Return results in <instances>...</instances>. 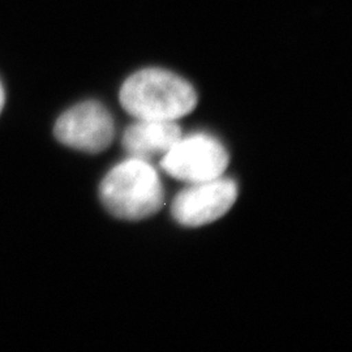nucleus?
I'll list each match as a JSON object with an SVG mask.
<instances>
[{"mask_svg":"<svg viewBox=\"0 0 352 352\" xmlns=\"http://www.w3.org/2000/svg\"><path fill=\"white\" fill-rule=\"evenodd\" d=\"M122 107L142 120H173L192 113L197 93L187 80L162 68L129 76L119 93Z\"/></svg>","mask_w":352,"mask_h":352,"instance_id":"f257e3e1","label":"nucleus"},{"mask_svg":"<svg viewBox=\"0 0 352 352\" xmlns=\"http://www.w3.org/2000/svg\"><path fill=\"white\" fill-rule=\"evenodd\" d=\"M100 196L109 213L128 221L158 213L164 202V187L157 171L146 161L132 157L107 173Z\"/></svg>","mask_w":352,"mask_h":352,"instance_id":"f03ea898","label":"nucleus"},{"mask_svg":"<svg viewBox=\"0 0 352 352\" xmlns=\"http://www.w3.org/2000/svg\"><path fill=\"white\" fill-rule=\"evenodd\" d=\"M230 157L226 148L212 136L193 135L182 139L162 157V168L182 182L197 183L222 176Z\"/></svg>","mask_w":352,"mask_h":352,"instance_id":"7ed1b4c3","label":"nucleus"},{"mask_svg":"<svg viewBox=\"0 0 352 352\" xmlns=\"http://www.w3.org/2000/svg\"><path fill=\"white\" fill-rule=\"evenodd\" d=\"M238 199V186L232 179L215 177L192 183L176 195L171 214L177 223L199 227L219 219Z\"/></svg>","mask_w":352,"mask_h":352,"instance_id":"20e7f679","label":"nucleus"},{"mask_svg":"<svg viewBox=\"0 0 352 352\" xmlns=\"http://www.w3.org/2000/svg\"><path fill=\"white\" fill-rule=\"evenodd\" d=\"M54 135L76 151L101 153L111 145L115 136L113 116L98 102H82L58 119Z\"/></svg>","mask_w":352,"mask_h":352,"instance_id":"39448f33","label":"nucleus"},{"mask_svg":"<svg viewBox=\"0 0 352 352\" xmlns=\"http://www.w3.org/2000/svg\"><path fill=\"white\" fill-rule=\"evenodd\" d=\"M182 138L180 126L173 120H142L126 128L123 148L132 158L148 161L164 155Z\"/></svg>","mask_w":352,"mask_h":352,"instance_id":"423d86ee","label":"nucleus"},{"mask_svg":"<svg viewBox=\"0 0 352 352\" xmlns=\"http://www.w3.org/2000/svg\"><path fill=\"white\" fill-rule=\"evenodd\" d=\"M4 101H6V94H4V89H3V85H1V82H0V113H1V110H3Z\"/></svg>","mask_w":352,"mask_h":352,"instance_id":"0eeeda50","label":"nucleus"}]
</instances>
